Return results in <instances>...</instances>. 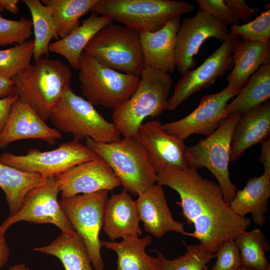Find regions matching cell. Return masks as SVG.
Returning <instances> with one entry per match:
<instances>
[{"instance_id": "cell-1", "label": "cell", "mask_w": 270, "mask_h": 270, "mask_svg": "<svg viewBox=\"0 0 270 270\" xmlns=\"http://www.w3.org/2000/svg\"><path fill=\"white\" fill-rule=\"evenodd\" d=\"M156 184L168 186L179 194L181 214L206 252L216 253L225 242L246 231L250 220L234 213L226 202L220 185L203 178L198 170L164 167L157 173Z\"/></svg>"}, {"instance_id": "cell-2", "label": "cell", "mask_w": 270, "mask_h": 270, "mask_svg": "<svg viewBox=\"0 0 270 270\" xmlns=\"http://www.w3.org/2000/svg\"><path fill=\"white\" fill-rule=\"evenodd\" d=\"M70 66L60 60L42 58L12 80L14 95L28 104L44 122L71 88Z\"/></svg>"}, {"instance_id": "cell-3", "label": "cell", "mask_w": 270, "mask_h": 270, "mask_svg": "<svg viewBox=\"0 0 270 270\" xmlns=\"http://www.w3.org/2000/svg\"><path fill=\"white\" fill-rule=\"evenodd\" d=\"M140 77L132 96L113 110V123L124 138H134L145 118L158 116L166 110L172 85L171 74L146 66Z\"/></svg>"}, {"instance_id": "cell-4", "label": "cell", "mask_w": 270, "mask_h": 270, "mask_svg": "<svg viewBox=\"0 0 270 270\" xmlns=\"http://www.w3.org/2000/svg\"><path fill=\"white\" fill-rule=\"evenodd\" d=\"M86 144L108 163L131 194L138 196L156 184L157 174L148 154L134 137L108 143L88 138Z\"/></svg>"}, {"instance_id": "cell-5", "label": "cell", "mask_w": 270, "mask_h": 270, "mask_svg": "<svg viewBox=\"0 0 270 270\" xmlns=\"http://www.w3.org/2000/svg\"><path fill=\"white\" fill-rule=\"evenodd\" d=\"M194 5L176 0H97L90 12L108 16L140 32H154L172 18L191 12Z\"/></svg>"}, {"instance_id": "cell-6", "label": "cell", "mask_w": 270, "mask_h": 270, "mask_svg": "<svg viewBox=\"0 0 270 270\" xmlns=\"http://www.w3.org/2000/svg\"><path fill=\"white\" fill-rule=\"evenodd\" d=\"M84 52L120 72L140 76L146 67L140 32L122 24L112 22L105 26Z\"/></svg>"}, {"instance_id": "cell-7", "label": "cell", "mask_w": 270, "mask_h": 270, "mask_svg": "<svg viewBox=\"0 0 270 270\" xmlns=\"http://www.w3.org/2000/svg\"><path fill=\"white\" fill-rule=\"evenodd\" d=\"M49 120L60 132L70 134L77 141L90 138L108 143L121 139L115 124L106 120L90 102L74 92L72 87L64 91Z\"/></svg>"}, {"instance_id": "cell-8", "label": "cell", "mask_w": 270, "mask_h": 270, "mask_svg": "<svg viewBox=\"0 0 270 270\" xmlns=\"http://www.w3.org/2000/svg\"><path fill=\"white\" fill-rule=\"evenodd\" d=\"M78 76L82 93L94 106L113 110L134 94L140 76L120 72L110 68L84 52L80 58Z\"/></svg>"}, {"instance_id": "cell-9", "label": "cell", "mask_w": 270, "mask_h": 270, "mask_svg": "<svg viewBox=\"0 0 270 270\" xmlns=\"http://www.w3.org/2000/svg\"><path fill=\"white\" fill-rule=\"evenodd\" d=\"M242 114H232L217 129L195 145L186 146L184 158L188 168H208L217 180L224 200L230 204L235 196L237 188L230 178V148L233 131Z\"/></svg>"}, {"instance_id": "cell-10", "label": "cell", "mask_w": 270, "mask_h": 270, "mask_svg": "<svg viewBox=\"0 0 270 270\" xmlns=\"http://www.w3.org/2000/svg\"><path fill=\"white\" fill-rule=\"evenodd\" d=\"M108 192L102 190L58 200L70 224L82 238L94 270H104L100 232L104 226Z\"/></svg>"}, {"instance_id": "cell-11", "label": "cell", "mask_w": 270, "mask_h": 270, "mask_svg": "<svg viewBox=\"0 0 270 270\" xmlns=\"http://www.w3.org/2000/svg\"><path fill=\"white\" fill-rule=\"evenodd\" d=\"M99 156L86 144L73 140L52 150L42 152L32 148L25 155L4 153L0 156V162L24 172L50 178Z\"/></svg>"}, {"instance_id": "cell-12", "label": "cell", "mask_w": 270, "mask_h": 270, "mask_svg": "<svg viewBox=\"0 0 270 270\" xmlns=\"http://www.w3.org/2000/svg\"><path fill=\"white\" fill-rule=\"evenodd\" d=\"M60 193L56 176L48 178L44 184L32 190L26 195L19 211L0 225V236H4L7 230L20 221L52 224L58 228L62 233L76 236V231L60 205L58 198Z\"/></svg>"}, {"instance_id": "cell-13", "label": "cell", "mask_w": 270, "mask_h": 270, "mask_svg": "<svg viewBox=\"0 0 270 270\" xmlns=\"http://www.w3.org/2000/svg\"><path fill=\"white\" fill-rule=\"evenodd\" d=\"M242 40L230 34L222 45L194 70L182 75L174 86L168 98L166 110H172L194 93L206 88L216 80L233 68L232 54L237 43Z\"/></svg>"}, {"instance_id": "cell-14", "label": "cell", "mask_w": 270, "mask_h": 270, "mask_svg": "<svg viewBox=\"0 0 270 270\" xmlns=\"http://www.w3.org/2000/svg\"><path fill=\"white\" fill-rule=\"evenodd\" d=\"M230 34L228 26L202 10L184 19L177 32L174 50L180 73L182 76L196 65L194 56L206 40L214 38L223 42Z\"/></svg>"}, {"instance_id": "cell-15", "label": "cell", "mask_w": 270, "mask_h": 270, "mask_svg": "<svg viewBox=\"0 0 270 270\" xmlns=\"http://www.w3.org/2000/svg\"><path fill=\"white\" fill-rule=\"evenodd\" d=\"M240 90L228 86L220 92L204 96L191 113L178 120L162 124L163 129L183 140L192 134L208 136L228 117L225 110L228 101Z\"/></svg>"}, {"instance_id": "cell-16", "label": "cell", "mask_w": 270, "mask_h": 270, "mask_svg": "<svg viewBox=\"0 0 270 270\" xmlns=\"http://www.w3.org/2000/svg\"><path fill=\"white\" fill-rule=\"evenodd\" d=\"M56 178L62 198L102 190L110 192L122 186L113 170L100 156L79 164Z\"/></svg>"}, {"instance_id": "cell-17", "label": "cell", "mask_w": 270, "mask_h": 270, "mask_svg": "<svg viewBox=\"0 0 270 270\" xmlns=\"http://www.w3.org/2000/svg\"><path fill=\"white\" fill-rule=\"evenodd\" d=\"M134 138L144 148L156 174L164 167L188 168L184 158V140L166 133L160 122L154 120L142 124Z\"/></svg>"}, {"instance_id": "cell-18", "label": "cell", "mask_w": 270, "mask_h": 270, "mask_svg": "<svg viewBox=\"0 0 270 270\" xmlns=\"http://www.w3.org/2000/svg\"><path fill=\"white\" fill-rule=\"evenodd\" d=\"M61 137V132L47 125L28 104L18 98L0 134V148H6L16 140L26 139H38L54 144Z\"/></svg>"}, {"instance_id": "cell-19", "label": "cell", "mask_w": 270, "mask_h": 270, "mask_svg": "<svg viewBox=\"0 0 270 270\" xmlns=\"http://www.w3.org/2000/svg\"><path fill=\"white\" fill-rule=\"evenodd\" d=\"M136 202L139 220L146 232L158 238L169 232L188 236L184 224L174 219L162 186L154 184L140 194Z\"/></svg>"}, {"instance_id": "cell-20", "label": "cell", "mask_w": 270, "mask_h": 270, "mask_svg": "<svg viewBox=\"0 0 270 270\" xmlns=\"http://www.w3.org/2000/svg\"><path fill=\"white\" fill-rule=\"evenodd\" d=\"M180 18H172L157 31L140 32L146 66L170 74L174 72V50Z\"/></svg>"}, {"instance_id": "cell-21", "label": "cell", "mask_w": 270, "mask_h": 270, "mask_svg": "<svg viewBox=\"0 0 270 270\" xmlns=\"http://www.w3.org/2000/svg\"><path fill=\"white\" fill-rule=\"evenodd\" d=\"M270 102H268L241 114L234 128L230 163L240 158L252 146L269 138Z\"/></svg>"}, {"instance_id": "cell-22", "label": "cell", "mask_w": 270, "mask_h": 270, "mask_svg": "<svg viewBox=\"0 0 270 270\" xmlns=\"http://www.w3.org/2000/svg\"><path fill=\"white\" fill-rule=\"evenodd\" d=\"M136 201L125 190L113 194L107 202L103 229L112 242L142 234Z\"/></svg>"}, {"instance_id": "cell-23", "label": "cell", "mask_w": 270, "mask_h": 270, "mask_svg": "<svg viewBox=\"0 0 270 270\" xmlns=\"http://www.w3.org/2000/svg\"><path fill=\"white\" fill-rule=\"evenodd\" d=\"M270 198V172L264 171L260 176L248 180L242 190H237L229 206L240 217L251 214L254 224L262 226L266 222Z\"/></svg>"}, {"instance_id": "cell-24", "label": "cell", "mask_w": 270, "mask_h": 270, "mask_svg": "<svg viewBox=\"0 0 270 270\" xmlns=\"http://www.w3.org/2000/svg\"><path fill=\"white\" fill-rule=\"evenodd\" d=\"M112 22H114L108 16L91 12L82 20V24L69 34L50 42L48 50L61 55L72 68L78 70L80 58L86 46L102 28Z\"/></svg>"}, {"instance_id": "cell-25", "label": "cell", "mask_w": 270, "mask_h": 270, "mask_svg": "<svg viewBox=\"0 0 270 270\" xmlns=\"http://www.w3.org/2000/svg\"><path fill=\"white\" fill-rule=\"evenodd\" d=\"M233 68L227 76L229 86L242 89L262 66L270 64V40L252 42L240 40L235 46Z\"/></svg>"}, {"instance_id": "cell-26", "label": "cell", "mask_w": 270, "mask_h": 270, "mask_svg": "<svg viewBox=\"0 0 270 270\" xmlns=\"http://www.w3.org/2000/svg\"><path fill=\"white\" fill-rule=\"evenodd\" d=\"M152 241L150 235L140 238L131 235L120 242L102 240V246L112 250L118 256L116 270H162L158 259L148 256L146 247Z\"/></svg>"}, {"instance_id": "cell-27", "label": "cell", "mask_w": 270, "mask_h": 270, "mask_svg": "<svg viewBox=\"0 0 270 270\" xmlns=\"http://www.w3.org/2000/svg\"><path fill=\"white\" fill-rule=\"evenodd\" d=\"M48 178L38 174L24 172L0 162V188L5 194L9 208L8 217L19 211L30 191L44 184Z\"/></svg>"}, {"instance_id": "cell-28", "label": "cell", "mask_w": 270, "mask_h": 270, "mask_svg": "<svg viewBox=\"0 0 270 270\" xmlns=\"http://www.w3.org/2000/svg\"><path fill=\"white\" fill-rule=\"evenodd\" d=\"M270 98V64L262 66L252 74L236 97L228 103L226 116L235 112L244 114L266 102Z\"/></svg>"}, {"instance_id": "cell-29", "label": "cell", "mask_w": 270, "mask_h": 270, "mask_svg": "<svg viewBox=\"0 0 270 270\" xmlns=\"http://www.w3.org/2000/svg\"><path fill=\"white\" fill-rule=\"evenodd\" d=\"M34 250L58 258L65 270H94L82 238L62 233L48 246Z\"/></svg>"}, {"instance_id": "cell-30", "label": "cell", "mask_w": 270, "mask_h": 270, "mask_svg": "<svg viewBox=\"0 0 270 270\" xmlns=\"http://www.w3.org/2000/svg\"><path fill=\"white\" fill-rule=\"evenodd\" d=\"M41 2L48 8L52 16L58 39L64 38L80 26L79 19L90 12L97 0H42Z\"/></svg>"}, {"instance_id": "cell-31", "label": "cell", "mask_w": 270, "mask_h": 270, "mask_svg": "<svg viewBox=\"0 0 270 270\" xmlns=\"http://www.w3.org/2000/svg\"><path fill=\"white\" fill-rule=\"evenodd\" d=\"M32 16L34 35V49L33 55L35 61L44 55H48L50 40L58 39L57 29L52 16L48 9L39 0H22Z\"/></svg>"}, {"instance_id": "cell-32", "label": "cell", "mask_w": 270, "mask_h": 270, "mask_svg": "<svg viewBox=\"0 0 270 270\" xmlns=\"http://www.w3.org/2000/svg\"><path fill=\"white\" fill-rule=\"evenodd\" d=\"M234 240L238 248L242 265L257 270L270 268V264L266 257V252L270 246L262 230H246Z\"/></svg>"}, {"instance_id": "cell-33", "label": "cell", "mask_w": 270, "mask_h": 270, "mask_svg": "<svg viewBox=\"0 0 270 270\" xmlns=\"http://www.w3.org/2000/svg\"><path fill=\"white\" fill-rule=\"evenodd\" d=\"M34 49V39L0 50V76L12 80L31 64Z\"/></svg>"}, {"instance_id": "cell-34", "label": "cell", "mask_w": 270, "mask_h": 270, "mask_svg": "<svg viewBox=\"0 0 270 270\" xmlns=\"http://www.w3.org/2000/svg\"><path fill=\"white\" fill-rule=\"evenodd\" d=\"M160 260L162 270H207L206 264L216 256L204 250L200 244L186 246V251L182 255L172 260L166 258L160 251L154 249Z\"/></svg>"}, {"instance_id": "cell-35", "label": "cell", "mask_w": 270, "mask_h": 270, "mask_svg": "<svg viewBox=\"0 0 270 270\" xmlns=\"http://www.w3.org/2000/svg\"><path fill=\"white\" fill-rule=\"evenodd\" d=\"M230 34L238 36L243 40L265 42L270 40V9L262 12L252 21L229 28Z\"/></svg>"}, {"instance_id": "cell-36", "label": "cell", "mask_w": 270, "mask_h": 270, "mask_svg": "<svg viewBox=\"0 0 270 270\" xmlns=\"http://www.w3.org/2000/svg\"><path fill=\"white\" fill-rule=\"evenodd\" d=\"M32 28L30 19L10 20L0 14V47L26 42L32 34Z\"/></svg>"}, {"instance_id": "cell-37", "label": "cell", "mask_w": 270, "mask_h": 270, "mask_svg": "<svg viewBox=\"0 0 270 270\" xmlns=\"http://www.w3.org/2000/svg\"><path fill=\"white\" fill-rule=\"evenodd\" d=\"M199 10L204 12L226 26L240 24V21L224 0H196Z\"/></svg>"}, {"instance_id": "cell-38", "label": "cell", "mask_w": 270, "mask_h": 270, "mask_svg": "<svg viewBox=\"0 0 270 270\" xmlns=\"http://www.w3.org/2000/svg\"><path fill=\"white\" fill-rule=\"evenodd\" d=\"M216 254L215 264L207 270H238L242 265L238 250L234 240L224 243Z\"/></svg>"}, {"instance_id": "cell-39", "label": "cell", "mask_w": 270, "mask_h": 270, "mask_svg": "<svg viewBox=\"0 0 270 270\" xmlns=\"http://www.w3.org/2000/svg\"><path fill=\"white\" fill-rule=\"evenodd\" d=\"M238 20L247 22L258 9L249 6L244 0H224Z\"/></svg>"}, {"instance_id": "cell-40", "label": "cell", "mask_w": 270, "mask_h": 270, "mask_svg": "<svg viewBox=\"0 0 270 270\" xmlns=\"http://www.w3.org/2000/svg\"><path fill=\"white\" fill-rule=\"evenodd\" d=\"M18 97L10 96L0 99V134L6 124L12 106Z\"/></svg>"}, {"instance_id": "cell-41", "label": "cell", "mask_w": 270, "mask_h": 270, "mask_svg": "<svg viewBox=\"0 0 270 270\" xmlns=\"http://www.w3.org/2000/svg\"><path fill=\"white\" fill-rule=\"evenodd\" d=\"M260 162L263 165L264 172H270V138L262 142Z\"/></svg>"}, {"instance_id": "cell-42", "label": "cell", "mask_w": 270, "mask_h": 270, "mask_svg": "<svg viewBox=\"0 0 270 270\" xmlns=\"http://www.w3.org/2000/svg\"><path fill=\"white\" fill-rule=\"evenodd\" d=\"M14 84L12 80L0 76V99L14 96Z\"/></svg>"}, {"instance_id": "cell-43", "label": "cell", "mask_w": 270, "mask_h": 270, "mask_svg": "<svg viewBox=\"0 0 270 270\" xmlns=\"http://www.w3.org/2000/svg\"><path fill=\"white\" fill-rule=\"evenodd\" d=\"M10 254V250L4 236H0V269L8 262Z\"/></svg>"}, {"instance_id": "cell-44", "label": "cell", "mask_w": 270, "mask_h": 270, "mask_svg": "<svg viewBox=\"0 0 270 270\" xmlns=\"http://www.w3.org/2000/svg\"><path fill=\"white\" fill-rule=\"evenodd\" d=\"M18 0H0V4L5 10L13 14L17 13L18 10Z\"/></svg>"}, {"instance_id": "cell-45", "label": "cell", "mask_w": 270, "mask_h": 270, "mask_svg": "<svg viewBox=\"0 0 270 270\" xmlns=\"http://www.w3.org/2000/svg\"><path fill=\"white\" fill-rule=\"evenodd\" d=\"M8 270H30L24 264H16L9 268Z\"/></svg>"}, {"instance_id": "cell-46", "label": "cell", "mask_w": 270, "mask_h": 270, "mask_svg": "<svg viewBox=\"0 0 270 270\" xmlns=\"http://www.w3.org/2000/svg\"><path fill=\"white\" fill-rule=\"evenodd\" d=\"M238 270H255V269H254V268H250L248 266L242 264L240 266ZM266 270H270V268L267 269Z\"/></svg>"}, {"instance_id": "cell-47", "label": "cell", "mask_w": 270, "mask_h": 270, "mask_svg": "<svg viewBox=\"0 0 270 270\" xmlns=\"http://www.w3.org/2000/svg\"><path fill=\"white\" fill-rule=\"evenodd\" d=\"M4 10H5L4 9V8L2 7V6L0 4V13L4 11Z\"/></svg>"}]
</instances>
